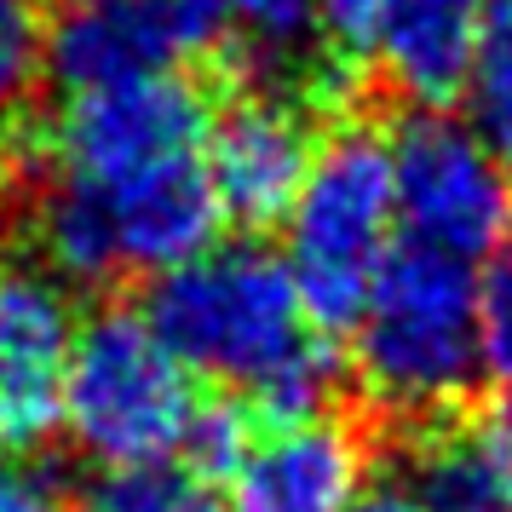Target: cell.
<instances>
[{
	"mask_svg": "<svg viewBox=\"0 0 512 512\" xmlns=\"http://www.w3.org/2000/svg\"><path fill=\"white\" fill-rule=\"evenodd\" d=\"M288 225V277L305 311L323 328H351L357 305L369 300L380 265L392 259L397 236V179L392 139L374 127H340L317 144L300 196L282 213Z\"/></svg>",
	"mask_w": 512,
	"mask_h": 512,
	"instance_id": "277c9868",
	"label": "cell"
},
{
	"mask_svg": "<svg viewBox=\"0 0 512 512\" xmlns=\"http://www.w3.org/2000/svg\"><path fill=\"white\" fill-rule=\"evenodd\" d=\"M351 363L386 415H449L484 380L478 271L466 259L397 242L351 317Z\"/></svg>",
	"mask_w": 512,
	"mask_h": 512,
	"instance_id": "3957f363",
	"label": "cell"
},
{
	"mask_svg": "<svg viewBox=\"0 0 512 512\" xmlns=\"http://www.w3.org/2000/svg\"><path fill=\"white\" fill-rule=\"evenodd\" d=\"M369 449L334 415L271 420L231 461V512H357Z\"/></svg>",
	"mask_w": 512,
	"mask_h": 512,
	"instance_id": "30bf717a",
	"label": "cell"
},
{
	"mask_svg": "<svg viewBox=\"0 0 512 512\" xmlns=\"http://www.w3.org/2000/svg\"><path fill=\"white\" fill-rule=\"evenodd\" d=\"M81 512H225L208 472L190 461H144V466H104L87 489Z\"/></svg>",
	"mask_w": 512,
	"mask_h": 512,
	"instance_id": "4fadbf2b",
	"label": "cell"
},
{
	"mask_svg": "<svg viewBox=\"0 0 512 512\" xmlns=\"http://www.w3.org/2000/svg\"><path fill=\"white\" fill-rule=\"evenodd\" d=\"M0 512H70V501L29 472H0Z\"/></svg>",
	"mask_w": 512,
	"mask_h": 512,
	"instance_id": "d6986e66",
	"label": "cell"
},
{
	"mask_svg": "<svg viewBox=\"0 0 512 512\" xmlns=\"http://www.w3.org/2000/svg\"><path fill=\"white\" fill-rule=\"evenodd\" d=\"M75 300L64 277L29 259L0 265V443L41 449L64 426V380L75 357Z\"/></svg>",
	"mask_w": 512,
	"mask_h": 512,
	"instance_id": "ba28073f",
	"label": "cell"
},
{
	"mask_svg": "<svg viewBox=\"0 0 512 512\" xmlns=\"http://www.w3.org/2000/svg\"><path fill=\"white\" fill-rule=\"evenodd\" d=\"M466 104L484 144L512 162V0H484V35L466 75Z\"/></svg>",
	"mask_w": 512,
	"mask_h": 512,
	"instance_id": "5bb4252c",
	"label": "cell"
},
{
	"mask_svg": "<svg viewBox=\"0 0 512 512\" xmlns=\"http://www.w3.org/2000/svg\"><path fill=\"white\" fill-rule=\"evenodd\" d=\"M144 323L190 380L248 397L259 415H317L334 386L328 328L305 311L282 254L259 242H213L150 282Z\"/></svg>",
	"mask_w": 512,
	"mask_h": 512,
	"instance_id": "7a4b0ae2",
	"label": "cell"
},
{
	"mask_svg": "<svg viewBox=\"0 0 512 512\" xmlns=\"http://www.w3.org/2000/svg\"><path fill=\"white\" fill-rule=\"evenodd\" d=\"M41 24L47 0H0V150L12 144L41 81Z\"/></svg>",
	"mask_w": 512,
	"mask_h": 512,
	"instance_id": "9a60e30c",
	"label": "cell"
},
{
	"mask_svg": "<svg viewBox=\"0 0 512 512\" xmlns=\"http://www.w3.org/2000/svg\"><path fill=\"white\" fill-rule=\"evenodd\" d=\"M386 12V0H328L323 6V58L357 64L369 58V35Z\"/></svg>",
	"mask_w": 512,
	"mask_h": 512,
	"instance_id": "ac0fdd59",
	"label": "cell"
},
{
	"mask_svg": "<svg viewBox=\"0 0 512 512\" xmlns=\"http://www.w3.org/2000/svg\"><path fill=\"white\" fill-rule=\"evenodd\" d=\"M478 317H484V374L512 397V219L478 271Z\"/></svg>",
	"mask_w": 512,
	"mask_h": 512,
	"instance_id": "e0dca14e",
	"label": "cell"
},
{
	"mask_svg": "<svg viewBox=\"0 0 512 512\" xmlns=\"http://www.w3.org/2000/svg\"><path fill=\"white\" fill-rule=\"evenodd\" d=\"M196 420H202L196 380L156 340L144 311H98L81 323L58 432H70V443L87 461H185Z\"/></svg>",
	"mask_w": 512,
	"mask_h": 512,
	"instance_id": "5b68a950",
	"label": "cell"
},
{
	"mask_svg": "<svg viewBox=\"0 0 512 512\" xmlns=\"http://www.w3.org/2000/svg\"><path fill=\"white\" fill-rule=\"evenodd\" d=\"M357 512H512V472L484 438H449L403 478L363 489Z\"/></svg>",
	"mask_w": 512,
	"mask_h": 512,
	"instance_id": "7c38bea8",
	"label": "cell"
},
{
	"mask_svg": "<svg viewBox=\"0 0 512 512\" xmlns=\"http://www.w3.org/2000/svg\"><path fill=\"white\" fill-rule=\"evenodd\" d=\"M208 104L190 81L70 93L47 127L35 242L70 282L162 277L219 242L208 185Z\"/></svg>",
	"mask_w": 512,
	"mask_h": 512,
	"instance_id": "6da1fadb",
	"label": "cell"
},
{
	"mask_svg": "<svg viewBox=\"0 0 512 512\" xmlns=\"http://www.w3.org/2000/svg\"><path fill=\"white\" fill-rule=\"evenodd\" d=\"M219 0H52L41 24V70L70 93L185 81L225 41Z\"/></svg>",
	"mask_w": 512,
	"mask_h": 512,
	"instance_id": "8992f818",
	"label": "cell"
},
{
	"mask_svg": "<svg viewBox=\"0 0 512 512\" xmlns=\"http://www.w3.org/2000/svg\"><path fill=\"white\" fill-rule=\"evenodd\" d=\"M478 35H484V0H386L369 35V58L397 98L443 110L466 98Z\"/></svg>",
	"mask_w": 512,
	"mask_h": 512,
	"instance_id": "8fae6325",
	"label": "cell"
},
{
	"mask_svg": "<svg viewBox=\"0 0 512 512\" xmlns=\"http://www.w3.org/2000/svg\"><path fill=\"white\" fill-rule=\"evenodd\" d=\"M202 162H208L219 213L248 231H265L300 196L305 173L317 162V133L300 98L242 93L219 116H208Z\"/></svg>",
	"mask_w": 512,
	"mask_h": 512,
	"instance_id": "9c48e42d",
	"label": "cell"
},
{
	"mask_svg": "<svg viewBox=\"0 0 512 512\" xmlns=\"http://www.w3.org/2000/svg\"><path fill=\"white\" fill-rule=\"evenodd\" d=\"M265 58H311V41H323V6L328 0H219Z\"/></svg>",
	"mask_w": 512,
	"mask_h": 512,
	"instance_id": "2e32d148",
	"label": "cell"
},
{
	"mask_svg": "<svg viewBox=\"0 0 512 512\" xmlns=\"http://www.w3.org/2000/svg\"><path fill=\"white\" fill-rule=\"evenodd\" d=\"M397 236L449 259H478L501 242L512 219L507 156H495L472 121L420 110L392 139Z\"/></svg>",
	"mask_w": 512,
	"mask_h": 512,
	"instance_id": "52a82bcc",
	"label": "cell"
}]
</instances>
